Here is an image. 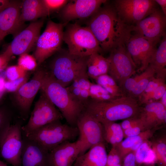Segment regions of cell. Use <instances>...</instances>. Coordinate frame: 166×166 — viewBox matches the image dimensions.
<instances>
[{
  "instance_id": "cell-1",
  "label": "cell",
  "mask_w": 166,
  "mask_h": 166,
  "mask_svg": "<svg viewBox=\"0 0 166 166\" xmlns=\"http://www.w3.org/2000/svg\"><path fill=\"white\" fill-rule=\"evenodd\" d=\"M107 2L89 18L87 26L97 39L102 51L110 52L125 44L131 32L130 26L120 18L113 5Z\"/></svg>"
},
{
  "instance_id": "cell-2",
  "label": "cell",
  "mask_w": 166,
  "mask_h": 166,
  "mask_svg": "<svg viewBox=\"0 0 166 166\" xmlns=\"http://www.w3.org/2000/svg\"><path fill=\"white\" fill-rule=\"evenodd\" d=\"M140 110L136 99L128 96L105 101L89 99L84 108V110L101 123L138 117Z\"/></svg>"
},
{
  "instance_id": "cell-3",
  "label": "cell",
  "mask_w": 166,
  "mask_h": 166,
  "mask_svg": "<svg viewBox=\"0 0 166 166\" xmlns=\"http://www.w3.org/2000/svg\"><path fill=\"white\" fill-rule=\"evenodd\" d=\"M40 90L58 109L69 125L76 126L84 105L74 98L66 88L56 81L47 71Z\"/></svg>"
},
{
  "instance_id": "cell-4",
  "label": "cell",
  "mask_w": 166,
  "mask_h": 166,
  "mask_svg": "<svg viewBox=\"0 0 166 166\" xmlns=\"http://www.w3.org/2000/svg\"><path fill=\"white\" fill-rule=\"evenodd\" d=\"M48 65V72L65 87L69 85L81 74L87 72L88 57H82L70 53L62 48L53 55Z\"/></svg>"
},
{
  "instance_id": "cell-5",
  "label": "cell",
  "mask_w": 166,
  "mask_h": 166,
  "mask_svg": "<svg viewBox=\"0 0 166 166\" xmlns=\"http://www.w3.org/2000/svg\"><path fill=\"white\" fill-rule=\"evenodd\" d=\"M63 41L67 45L69 52L76 56L87 57L102 51L89 28L77 22L68 24L65 26Z\"/></svg>"
},
{
  "instance_id": "cell-6",
  "label": "cell",
  "mask_w": 166,
  "mask_h": 166,
  "mask_svg": "<svg viewBox=\"0 0 166 166\" xmlns=\"http://www.w3.org/2000/svg\"><path fill=\"white\" fill-rule=\"evenodd\" d=\"M78 135L76 126L63 124L57 120L25 136L49 152L61 144L74 139Z\"/></svg>"
},
{
  "instance_id": "cell-7",
  "label": "cell",
  "mask_w": 166,
  "mask_h": 166,
  "mask_svg": "<svg viewBox=\"0 0 166 166\" xmlns=\"http://www.w3.org/2000/svg\"><path fill=\"white\" fill-rule=\"evenodd\" d=\"M68 24L56 23L49 20L45 29L39 37L34 53L38 66L61 49L64 27Z\"/></svg>"
},
{
  "instance_id": "cell-8",
  "label": "cell",
  "mask_w": 166,
  "mask_h": 166,
  "mask_svg": "<svg viewBox=\"0 0 166 166\" xmlns=\"http://www.w3.org/2000/svg\"><path fill=\"white\" fill-rule=\"evenodd\" d=\"M35 103L28 121L22 127L27 136L42 127L63 118L60 111L42 92Z\"/></svg>"
},
{
  "instance_id": "cell-9",
  "label": "cell",
  "mask_w": 166,
  "mask_h": 166,
  "mask_svg": "<svg viewBox=\"0 0 166 166\" xmlns=\"http://www.w3.org/2000/svg\"><path fill=\"white\" fill-rule=\"evenodd\" d=\"M110 52L107 58L109 64L108 74L121 88L125 80L135 74L136 66L125 44L118 46Z\"/></svg>"
},
{
  "instance_id": "cell-10",
  "label": "cell",
  "mask_w": 166,
  "mask_h": 166,
  "mask_svg": "<svg viewBox=\"0 0 166 166\" xmlns=\"http://www.w3.org/2000/svg\"><path fill=\"white\" fill-rule=\"evenodd\" d=\"M46 73L45 68L40 67L38 69L31 80L14 93L15 106L23 119L28 117L32 103L41 89Z\"/></svg>"
},
{
  "instance_id": "cell-11",
  "label": "cell",
  "mask_w": 166,
  "mask_h": 166,
  "mask_svg": "<svg viewBox=\"0 0 166 166\" xmlns=\"http://www.w3.org/2000/svg\"><path fill=\"white\" fill-rule=\"evenodd\" d=\"M156 4L152 0H116L113 5L121 20L130 26L148 16L156 8Z\"/></svg>"
},
{
  "instance_id": "cell-12",
  "label": "cell",
  "mask_w": 166,
  "mask_h": 166,
  "mask_svg": "<svg viewBox=\"0 0 166 166\" xmlns=\"http://www.w3.org/2000/svg\"><path fill=\"white\" fill-rule=\"evenodd\" d=\"M76 127L79 136L78 140L81 148L80 155L93 146L104 142L102 124L84 110L77 120Z\"/></svg>"
},
{
  "instance_id": "cell-13",
  "label": "cell",
  "mask_w": 166,
  "mask_h": 166,
  "mask_svg": "<svg viewBox=\"0 0 166 166\" xmlns=\"http://www.w3.org/2000/svg\"><path fill=\"white\" fill-rule=\"evenodd\" d=\"M166 16L156 8L144 18L130 26V28L131 34L158 43L166 34Z\"/></svg>"
},
{
  "instance_id": "cell-14",
  "label": "cell",
  "mask_w": 166,
  "mask_h": 166,
  "mask_svg": "<svg viewBox=\"0 0 166 166\" xmlns=\"http://www.w3.org/2000/svg\"><path fill=\"white\" fill-rule=\"evenodd\" d=\"M22 126L19 122L11 125L0 145V156L13 166L22 165Z\"/></svg>"
},
{
  "instance_id": "cell-15",
  "label": "cell",
  "mask_w": 166,
  "mask_h": 166,
  "mask_svg": "<svg viewBox=\"0 0 166 166\" xmlns=\"http://www.w3.org/2000/svg\"><path fill=\"white\" fill-rule=\"evenodd\" d=\"M44 22L42 19L31 22L14 36L5 52L11 57L28 53L35 47Z\"/></svg>"
},
{
  "instance_id": "cell-16",
  "label": "cell",
  "mask_w": 166,
  "mask_h": 166,
  "mask_svg": "<svg viewBox=\"0 0 166 166\" xmlns=\"http://www.w3.org/2000/svg\"><path fill=\"white\" fill-rule=\"evenodd\" d=\"M157 43L131 33L125 44L136 67H140V71H144L149 65Z\"/></svg>"
},
{
  "instance_id": "cell-17",
  "label": "cell",
  "mask_w": 166,
  "mask_h": 166,
  "mask_svg": "<svg viewBox=\"0 0 166 166\" xmlns=\"http://www.w3.org/2000/svg\"><path fill=\"white\" fill-rule=\"evenodd\" d=\"M107 1L105 0H69L59 11V16L63 23L72 20L89 18Z\"/></svg>"
},
{
  "instance_id": "cell-18",
  "label": "cell",
  "mask_w": 166,
  "mask_h": 166,
  "mask_svg": "<svg viewBox=\"0 0 166 166\" xmlns=\"http://www.w3.org/2000/svg\"><path fill=\"white\" fill-rule=\"evenodd\" d=\"M81 146L79 141L64 142L49 152L50 166H73L81 155Z\"/></svg>"
},
{
  "instance_id": "cell-19",
  "label": "cell",
  "mask_w": 166,
  "mask_h": 166,
  "mask_svg": "<svg viewBox=\"0 0 166 166\" xmlns=\"http://www.w3.org/2000/svg\"><path fill=\"white\" fill-rule=\"evenodd\" d=\"M22 134V166H50L49 152Z\"/></svg>"
},
{
  "instance_id": "cell-20",
  "label": "cell",
  "mask_w": 166,
  "mask_h": 166,
  "mask_svg": "<svg viewBox=\"0 0 166 166\" xmlns=\"http://www.w3.org/2000/svg\"><path fill=\"white\" fill-rule=\"evenodd\" d=\"M22 2L10 1L9 5L0 12V41L8 34L16 35L21 8Z\"/></svg>"
},
{
  "instance_id": "cell-21",
  "label": "cell",
  "mask_w": 166,
  "mask_h": 166,
  "mask_svg": "<svg viewBox=\"0 0 166 166\" xmlns=\"http://www.w3.org/2000/svg\"><path fill=\"white\" fill-rule=\"evenodd\" d=\"M138 117L144 130L157 128L166 122V108L159 101L150 102L141 109Z\"/></svg>"
},
{
  "instance_id": "cell-22",
  "label": "cell",
  "mask_w": 166,
  "mask_h": 166,
  "mask_svg": "<svg viewBox=\"0 0 166 166\" xmlns=\"http://www.w3.org/2000/svg\"><path fill=\"white\" fill-rule=\"evenodd\" d=\"M48 15L42 0L22 1L18 25V33L26 22H34Z\"/></svg>"
},
{
  "instance_id": "cell-23",
  "label": "cell",
  "mask_w": 166,
  "mask_h": 166,
  "mask_svg": "<svg viewBox=\"0 0 166 166\" xmlns=\"http://www.w3.org/2000/svg\"><path fill=\"white\" fill-rule=\"evenodd\" d=\"M107 156L105 144L101 143L79 156L73 166H106Z\"/></svg>"
},
{
  "instance_id": "cell-24",
  "label": "cell",
  "mask_w": 166,
  "mask_h": 166,
  "mask_svg": "<svg viewBox=\"0 0 166 166\" xmlns=\"http://www.w3.org/2000/svg\"><path fill=\"white\" fill-rule=\"evenodd\" d=\"M156 128L145 130L137 135L125 138L124 140L115 146L121 157H124L130 152H135L144 141L148 140L152 136Z\"/></svg>"
},
{
  "instance_id": "cell-25",
  "label": "cell",
  "mask_w": 166,
  "mask_h": 166,
  "mask_svg": "<svg viewBox=\"0 0 166 166\" xmlns=\"http://www.w3.org/2000/svg\"><path fill=\"white\" fill-rule=\"evenodd\" d=\"M109 67L107 58L99 53H94L88 57L87 72L89 77L94 79L100 75L108 74Z\"/></svg>"
},
{
  "instance_id": "cell-26",
  "label": "cell",
  "mask_w": 166,
  "mask_h": 166,
  "mask_svg": "<svg viewBox=\"0 0 166 166\" xmlns=\"http://www.w3.org/2000/svg\"><path fill=\"white\" fill-rule=\"evenodd\" d=\"M149 65L155 70L156 77L165 79L166 74V36L162 38L160 45L156 48Z\"/></svg>"
},
{
  "instance_id": "cell-27",
  "label": "cell",
  "mask_w": 166,
  "mask_h": 166,
  "mask_svg": "<svg viewBox=\"0 0 166 166\" xmlns=\"http://www.w3.org/2000/svg\"><path fill=\"white\" fill-rule=\"evenodd\" d=\"M102 125L104 140L115 147L121 143L124 137L123 131L120 124L115 122L101 123Z\"/></svg>"
},
{
  "instance_id": "cell-28",
  "label": "cell",
  "mask_w": 166,
  "mask_h": 166,
  "mask_svg": "<svg viewBox=\"0 0 166 166\" xmlns=\"http://www.w3.org/2000/svg\"><path fill=\"white\" fill-rule=\"evenodd\" d=\"M94 79L96 84L102 86L113 96L119 97L125 96L121 88L108 74L100 75Z\"/></svg>"
},
{
  "instance_id": "cell-29",
  "label": "cell",
  "mask_w": 166,
  "mask_h": 166,
  "mask_svg": "<svg viewBox=\"0 0 166 166\" xmlns=\"http://www.w3.org/2000/svg\"><path fill=\"white\" fill-rule=\"evenodd\" d=\"M142 73V76L138 82L133 90L128 96L135 98L141 95L149 81L154 77L155 70L149 65Z\"/></svg>"
},
{
  "instance_id": "cell-30",
  "label": "cell",
  "mask_w": 166,
  "mask_h": 166,
  "mask_svg": "<svg viewBox=\"0 0 166 166\" xmlns=\"http://www.w3.org/2000/svg\"><path fill=\"white\" fill-rule=\"evenodd\" d=\"M89 94L91 99L99 101H109L117 98L112 96L100 85L92 82Z\"/></svg>"
},
{
  "instance_id": "cell-31",
  "label": "cell",
  "mask_w": 166,
  "mask_h": 166,
  "mask_svg": "<svg viewBox=\"0 0 166 166\" xmlns=\"http://www.w3.org/2000/svg\"><path fill=\"white\" fill-rule=\"evenodd\" d=\"M87 72H85L76 78L80 89V100L84 105L90 98L89 93L91 82Z\"/></svg>"
},
{
  "instance_id": "cell-32",
  "label": "cell",
  "mask_w": 166,
  "mask_h": 166,
  "mask_svg": "<svg viewBox=\"0 0 166 166\" xmlns=\"http://www.w3.org/2000/svg\"><path fill=\"white\" fill-rule=\"evenodd\" d=\"M12 120L11 112L0 109V145L11 125Z\"/></svg>"
},
{
  "instance_id": "cell-33",
  "label": "cell",
  "mask_w": 166,
  "mask_h": 166,
  "mask_svg": "<svg viewBox=\"0 0 166 166\" xmlns=\"http://www.w3.org/2000/svg\"><path fill=\"white\" fill-rule=\"evenodd\" d=\"M18 65L27 72L35 70L38 66L34 57L28 53H24L19 56Z\"/></svg>"
},
{
  "instance_id": "cell-34",
  "label": "cell",
  "mask_w": 166,
  "mask_h": 166,
  "mask_svg": "<svg viewBox=\"0 0 166 166\" xmlns=\"http://www.w3.org/2000/svg\"><path fill=\"white\" fill-rule=\"evenodd\" d=\"M166 91V85L165 83L160 85L151 93L140 97L139 101L141 103L145 104L150 102L159 101Z\"/></svg>"
},
{
  "instance_id": "cell-35",
  "label": "cell",
  "mask_w": 166,
  "mask_h": 166,
  "mask_svg": "<svg viewBox=\"0 0 166 166\" xmlns=\"http://www.w3.org/2000/svg\"><path fill=\"white\" fill-rule=\"evenodd\" d=\"M152 148L155 152L157 160L165 164L166 162V140L164 138L152 143Z\"/></svg>"
},
{
  "instance_id": "cell-36",
  "label": "cell",
  "mask_w": 166,
  "mask_h": 166,
  "mask_svg": "<svg viewBox=\"0 0 166 166\" xmlns=\"http://www.w3.org/2000/svg\"><path fill=\"white\" fill-rule=\"evenodd\" d=\"M67 0H42L48 15L54 12L59 11L67 3Z\"/></svg>"
},
{
  "instance_id": "cell-37",
  "label": "cell",
  "mask_w": 166,
  "mask_h": 166,
  "mask_svg": "<svg viewBox=\"0 0 166 166\" xmlns=\"http://www.w3.org/2000/svg\"><path fill=\"white\" fill-rule=\"evenodd\" d=\"M27 73L18 65H12L8 67L5 71L6 77L8 81H13L25 76Z\"/></svg>"
},
{
  "instance_id": "cell-38",
  "label": "cell",
  "mask_w": 166,
  "mask_h": 166,
  "mask_svg": "<svg viewBox=\"0 0 166 166\" xmlns=\"http://www.w3.org/2000/svg\"><path fill=\"white\" fill-rule=\"evenodd\" d=\"M152 147V143L148 140L144 141L135 152L136 161L139 164L143 163L144 157Z\"/></svg>"
},
{
  "instance_id": "cell-39",
  "label": "cell",
  "mask_w": 166,
  "mask_h": 166,
  "mask_svg": "<svg viewBox=\"0 0 166 166\" xmlns=\"http://www.w3.org/2000/svg\"><path fill=\"white\" fill-rule=\"evenodd\" d=\"M29 75L28 74L25 76L13 81L5 82V89L9 92L14 93L25 83L28 81Z\"/></svg>"
},
{
  "instance_id": "cell-40",
  "label": "cell",
  "mask_w": 166,
  "mask_h": 166,
  "mask_svg": "<svg viewBox=\"0 0 166 166\" xmlns=\"http://www.w3.org/2000/svg\"><path fill=\"white\" fill-rule=\"evenodd\" d=\"M121 157L117 149L112 147L107 156L106 166H114L120 164Z\"/></svg>"
},
{
  "instance_id": "cell-41",
  "label": "cell",
  "mask_w": 166,
  "mask_h": 166,
  "mask_svg": "<svg viewBox=\"0 0 166 166\" xmlns=\"http://www.w3.org/2000/svg\"><path fill=\"white\" fill-rule=\"evenodd\" d=\"M165 79L156 77H154L148 83L143 93L140 97L151 93L160 85L165 83Z\"/></svg>"
},
{
  "instance_id": "cell-42",
  "label": "cell",
  "mask_w": 166,
  "mask_h": 166,
  "mask_svg": "<svg viewBox=\"0 0 166 166\" xmlns=\"http://www.w3.org/2000/svg\"><path fill=\"white\" fill-rule=\"evenodd\" d=\"M142 76V73L132 77H130L125 81L121 89L129 94L133 90Z\"/></svg>"
},
{
  "instance_id": "cell-43",
  "label": "cell",
  "mask_w": 166,
  "mask_h": 166,
  "mask_svg": "<svg viewBox=\"0 0 166 166\" xmlns=\"http://www.w3.org/2000/svg\"><path fill=\"white\" fill-rule=\"evenodd\" d=\"M144 130L142 123H140L123 130L124 137L137 135Z\"/></svg>"
},
{
  "instance_id": "cell-44",
  "label": "cell",
  "mask_w": 166,
  "mask_h": 166,
  "mask_svg": "<svg viewBox=\"0 0 166 166\" xmlns=\"http://www.w3.org/2000/svg\"><path fill=\"white\" fill-rule=\"evenodd\" d=\"M142 123L139 117H134L124 120L120 124L123 131Z\"/></svg>"
},
{
  "instance_id": "cell-45",
  "label": "cell",
  "mask_w": 166,
  "mask_h": 166,
  "mask_svg": "<svg viewBox=\"0 0 166 166\" xmlns=\"http://www.w3.org/2000/svg\"><path fill=\"white\" fill-rule=\"evenodd\" d=\"M157 160L156 155L152 147L145 156L143 163L150 164L154 163Z\"/></svg>"
},
{
  "instance_id": "cell-46",
  "label": "cell",
  "mask_w": 166,
  "mask_h": 166,
  "mask_svg": "<svg viewBox=\"0 0 166 166\" xmlns=\"http://www.w3.org/2000/svg\"><path fill=\"white\" fill-rule=\"evenodd\" d=\"M136 162L135 152H131L124 156L123 166H135Z\"/></svg>"
},
{
  "instance_id": "cell-47",
  "label": "cell",
  "mask_w": 166,
  "mask_h": 166,
  "mask_svg": "<svg viewBox=\"0 0 166 166\" xmlns=\"http://www.w3.org/2000/svg\"><path fill=\"white\" fill-rule=\"evenodd\" d=\"M11 57L5 52L0 56V71L4 70L3 68L6 65Z\"/></svg>"
},
{
  "instance_id": "cell-48",
  "label": "cell",
  "mask_w": 166,
  "mask_h": 166,
  "mask_svg": "<svg viewBox=\"0 0 166 166\" xmlns=\"http://www.w3.org/2000/svg\"><path fill=\"white\" fill-rule=\"evenodd\" d=\"M155 1L157 4L160 6L162 11L166 16V0H155Z\"/></svg>"
},
{
  "instance_id": "cell-49",
  "label": "cell",
  "mask_w": 166,
  "mask_h": 166,
  "mask_svg": "<svg viewBox=\"0 0 166 166\" xmlns=\"http://www.w3.org/2000/svg\"><path fill=\"white\" fill-rule=\"evenodd\" d=\"M10 1L8 0H0V12L9 5Z\"/></svg>"
},
{
  "instance_id": "cell-50",
  "label": "cell",
  "mask_w": 166,
  "mask_h": 166,
  "mask_svg": "<svg viewBox=\"0 0 166 166\" xmlns=\"http://www.w3.org/2000/svg\"><path fill=\"white\" fill-rule=\"evenodd\" d=\"M4 79L5 78H0V98L2 95L5 89Z\"/></svg>"
},
{
  "instance_id": "cell-51",
  "label": "cell",
  "mask_w": 166,
  "mask_h": 166,
  "mask_svg": "<svg viewBox=\"0 0 166 166\" xmlns=\"http://www.w3.org/2000/svg\"><path fill=\"white\" fill-rule=\"evenodd\" d=\"M159 101L163 106L166 108V91L164 94Z\"/></svg>"
},
{
  "instance_id": "cell-52",
  "label": "cell",
  "mask_w": 166,
  "mask_h": 166,
  "mask_svg": "<svg viewBox=\"0 0 166 166\" xmlns=\"http://www.w3.org/2000/svg\"><path fill=\"white\" fill-rule=\"evenodd\" d=\"M2 77L5 78L6 77L5 71L4 70L0 71V78Z\"/></svg>"
},
{
  "instance_id": "cell-53",
  "label": "cell",
  "mask_w": 166,
  "mask_h": 166,
  "mask_svg": "<svg viewBox=\"0 0 166 166\" xmlns=\"http://www.w3.org/2000/svg\"><path fill=\"white\" fill-rule=\"evenodd\" d=\"M0 166H8L5 163L0 160Z\"/></svg>"
}]
</instances>
